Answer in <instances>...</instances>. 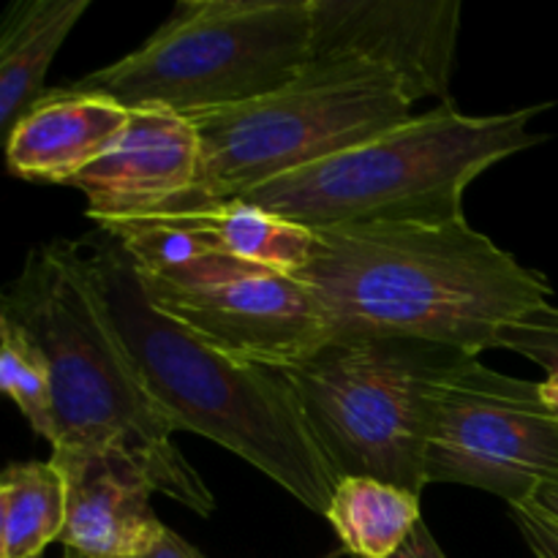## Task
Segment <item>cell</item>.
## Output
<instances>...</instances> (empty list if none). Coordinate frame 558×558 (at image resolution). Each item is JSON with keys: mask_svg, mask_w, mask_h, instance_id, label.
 <instances>
[{"mask_svg": "<svg viewBox=\"0 0 558 558\" xmlns=\"http://www.w3.org/2000/svg\"><path fill=\"white\" fill-rule=\"evenodd\" d=\"M65 483L52 461L9 463L0 474V558H41L63 537Z\"/></svg>", "mask_w": 558, "mask_h": 558, "instance_id": "obj_17", "label": "cell"}, {"mask_svg": "<svg viewBox=\"0 0 558 558\" xmlns=\"http://www.w3.org/2000/svg\"><path fill=\"white\" fill-rule=\"evenodd\" d=\"M325 518L352 558H390L423 521L420 494L374 477H343Z\"/></svg>", "mask_w": 558, "mask_h": 558, "instance_id": "obj_16", "label": "cell"}, {"mask_svg": "<svg viewBox=\"0 0 558 558\" xmlns=\"http://www.w3.org/2000/svg\"><path fill=\"white\" fill-rule=\"evenodd\" d=\"M205 156L191 118L169 109H131L118 145L71 180L98 227L194 213L202 205Z\"/></svg>", "mask_w": 558, "mask_h": 558, "instance_id": "obj_11", "label": "cell"}, {"mask_svg": "<svg viewBox=\"0 0 558 558\" xmlns=\"http://www.w3.org/2000/svg\"><path fill=\"white\" fill-rule=\"evenodd\" d=\"M390 558H447V556L445 550L439 548L434 534H430V529L420 521L417 526H414V532L407 537V543H403Z\"/></svg>", "mask_w": 558, "mask_h": 558, "instance_id": "obj_21", "label": "cell"}, {"mask_svg": "<svg viewBox=\"0 0 558 558\" xmlns=\"http://www.w3.org/2000/svg\"><path fill=\"white\" fill-rule=\"evenodd\" d=\"M63 558H85V556H76V554H71V550H63Z\"/></svg>", "mask_w": 558, "mask_h": 558, "instance_id": "obj_25", "label": "cell"}, {"mask_svg": "<svg viewBox=\"0 0 558 558\" xmlns=\"http://www.w3.org/2000/svg\"><path fill=\"white\" fill-rule=\"evenodd\" d=\"M311 0H183L125 58L71 82L191 118L278 90L311 63Z\"/></svg>", "mask_w": 558, "mask_h": 558, "instance_id": "obj_5", "label": "cell"}, {"mask_svg": "<svg viewBox=\"0 0 558 558\" xmlns=\"http://www.w3.org/2000/svg\"><path fill=\"white\" fill-rule=\"evenodd\" d=\"M0 314L25 327L52 371V447H120L158 494L213 515L216 499L174 445V428L153 401L82 245L54 240L31 251Z\"/></svg>", "mask_w": 558, "mask_h": 558, "instance_id": "obj_3", "label": "cell"}, {"mask_svg": "<svg viewBox=\"0 0 558 558\" xmlns=\"http://www.w3.org/2000/svg\"><path fill=\"white\" fill-rule=\"evenodd\" d=\"M49 461L65 483L63 550L85 558H142L167 526L150 505L153 483L125 450L58 445Z\"/></svg>", "mask_w": 558, "mask_h": 558, "instance_id": "obj_12", "label": "cell"}, {"mask_svg": "<svg viewBox=\"0 0 558 558\" xmlns=\"http://www.w3.org/2000/svg\"><path fill=\"white\" fill-rule=\"evenodd\" d=\"M82 245L120 336L174 434L191 430L259 469L300 505L325 515L341 483L298 398L272 368L210 347L147 300L140 270L98 227Z\"/></svg>", "mask_w": 558, "mask_h": 558, "instance_id": "obj_2", "label": "cell"}, {"mask_svg": "<svg viewBox=\"0 0 558 558\" xmlns=\"http://www.w3.org/2000/svg\"><path fill=\"white\" fill-rule=\"evenodd\" d=\"M311 60H363L403 82L414 101L450 104L461 0H311Z\"/></svg>", "mask_w": 558, "mask_h": 558, "instance_id": "obj_10", "label": "cell"}, {"mask_svg": "<svg viewBox=\"0 0 558 558\" xmlns=\"http://www.w3.org/2000/svg\"><path fill=\"white\" fill-rule=\"evenodd\" d=\"M556 474L558 414L543 385L490 371L480 357L441 381L428 423V485L488 490L512 507Z\"/></svg>", "mask_w": 558, "mask_h": 558, "instance_id": "obj_8", "label": "cell"}, {"mask_svg": "<svg viewBox=\"0 0 558 558\" xmlns=\"http://www.w3.org/2000/svg\"><path fill=\"white\" fill-rule=\"evenodd\" d=\"M414 98L363 60H311L292 82L238 107L191 114L202 140V205L322 161L414 114Z\"/></svg>", "mask_w": 558, "mask_h": 558, "instance_id": "obj_7", "label": "cell"}, {"mask_svg": "<svg viewBox=\"0 0 558 558\" xmlns=\"http://www.w3.org/2000/svg\"><path fill=\"white\" fill-rule=\"evenodd\" d=\"M174 218H180L210 251L272 267L287 276H298L308 265L316 243L311 229L240 199L180 213Z\"/></svg>", "mask_w": 558, "mask_h": 558, "instance_id": "obj_15", "label": "cell"}, {"mask_svg": "<svg viewBox=\"0 0 558 558\" xmlns=\"http://www.w3.org/2000/svg\"><path fill=\"white\" fill-rule=\"evenodd\" d=\"M140 278L163 316L245 363L283 368L327 343L325 319L308 289L272 267L205 245L180 265Z\"/></svg>", "mask_w": 558, "mask_h": 558, "instance_id": "obj_9", "label": "cell"}, {"mask_svg": "<svg viewBox=\"0 0 558 558\" xmlns=\"http://www.w3.org/2000/svg\"><path fill=\"white\" fill-rule=\"evenodd\" d=\"M131 109L69 85L44 93L5 134V163L20 180L71 185L125 134Z\"/></svg>", "mask_w": 558, "mask_h": 558, "instance_id": "obj_13", "label": "cell"}, {"mask_svg": "<svg viewBox=\"0 0 558 558\" xmlns=\"http://www.w3.org/2000/svg\"><path fill=\"white\" fill-rule=\"evenodd\" d=\"M142 558H207L202 554L199 548H194V545L185 543L180 534H174L172 529H167L163 532V537L158 539V545L153 550H147Z\"/></svg>", "mask_w": 558, "mask_h": 558, "instance_id": "obj_22", "label": "cell"}, {"mask_svg": "<svg viewBox=\"0 0 558 558\" xmlns=\"http://www.w3.org/2000/svg\"><path fill=\"white\" fill-rule=\"evenodd\" d=\"M472 354L414 338L327 341L272 368L298 398L322 452L343 477L423 494L434 396Z\"/></svg>", "mask_w": 558, "mask_h": 558, "instance_id": "obj_6", "label": "cell"}, {"mask_svg": "<svg viewBox=\"0 0 558 558\" xmlns=\"http://www.w3.org/2000/svg\"><path fill=\"white\" fill-rule=\"evenodd\" d=\"M534 512L550 518V521L558 523V474L556 477L545 480V483L537 485V490L532 494V499L526 501Z\"/></svg>", "mask_w": 558, "mask_h": 558, "instance_id": "obj_23", "label": "cell"}, {"mask_svg": "<svg viewBox=\"0 0 558 558\" xmlns=\"http://www.w3.org/2000/svg\"><path fill=\"white\" fill-rule=\"evenodd\" d=\"M539 385H543V396L545 401H548V407L558 414V374H550L548 379L539 381Z\"/></svg>", "mask_w": 558, "mask_h": 558, "instance_id": "obj_24", "label": "cell"}, {"mask_svg": "<svg viewBox=\"0 0 558 558\" xmlns=\"http://www.w3.org/2000/svg\"><path fill=\"white\" fill-rule=\"evenodd\" d=\"M90 0H16L0 27V129L9 134L16 120L44 96V76Z\"/></svg>", "mask_w": 558, "mask_h": 558, "instance_id": "obj_14", "label": "cell"}, {"mask_svg": "<svg viewBox=\"0 0 558 558\" xmlns=\"http://www.w3.org/2000/svg\"><path fill=\"white\" fill-rule=\"evenodd\" d=\"M0 387L16 403L31 428L47 441L54 439L52 371L41 347L25 327L0 314Z\"/></svg>", "mask_w": 558, "mask_h": 558, "instance_id": "obj_18", "label": "cell"}, {"mask_svg": "<svg viewBox=\"0 0 558 558\" xmlns=\"http://www.w3.org/2000/svg\"><path fill=\"white\" fill-rule=\"evenodd\" d=\"M298 281L327 341L414 338L480 357L507 327L550 305L543 272L469 221L322 229Z\"/></svg>", "mask_w": 558, "mask_h": 558, "instance_id": "obj_1", "label": "cell"}, {"mask_svg": "<svg viewBox=\"0 0 558 558\" xmlns=\"http://www.w3.org/2000/svg\"><path fill=\"white\" fill-rule=\"evenodd\" d=\"M507 352H515L532 363L543 365L550 374H558V308L543 305L526 319L507 327L499 338V347Z\"/></svg>", "mask_w": 558, "mask_h": 558, "instance_id": "obj_19", "label": "cell"}, {"mask_svg": "<svg viewBox=\"0 0 558 558\" xmlns=\"http://www.w3.org/2000/svg\"><path fill=\"white\" fill-rule=\"evenodd\" d=\"M512 523L521 532L523 543L529 545L537 558H558V523L550 518L534 512L529 505H512L510 507Z\"/></svg>", "mask_w": 558, "mask_h": 558, "instance_id": "obj_20", "label": "cell"}, {"mask_svg": "<svg viewBox=\"0 0 558 558\" xmlns=\"http://www.w3.org/2000/svg\"><path fill=\"white\" fill-rule=\"evenodd\" d=\"M543 109L463 114L452 104H441L322 161L251 185L234 199L311 232L368 223L463 221L469 185L494 163L543 142L529 131Z\"/></svg>", "mask_w": 558, "mask_h": 558, "instance_id": "obj_4", "label": "cell"}]
</instances>
